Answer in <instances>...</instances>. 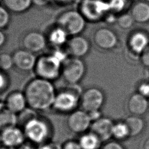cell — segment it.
<instances>
[{
  "label": "cell",
  "instance_id": "cell-15",
  "mask_svg": "<svg viewBox=\"0 0 149 149\" xmlns=\"http://www.w3.org/2000/svg\"><path fill=\"white\" fill-rule=\"evenodd\" d=\"M126 109L130 115L141 116L148 111L149 98L136 92L128 97Z\"/></svg>",
  "mask_w": 149,
  "mask_h": 149
},
{
  "label": "cell",
  "instance_id": "cell-30",
  "mask_svg": "<svg viewBox=\"0 0 149 149\" xmlns=\"http://www.w3.org/2000/svg\"><path fill=\"white\" fill-rule=\"evenodd\" d=\"M10 20L9 11L4 6L0 5V30L6 28Z\"/></svg>",
  "mask_w": 149,
  "mask_h": 149
},
{
  "label": "cell",
  "instance_id": "cell-21",
  "mask_svg": "<svg viewBox=\"0 0 149 149\" xmlns=\"http://www.w3.org/2000/svg\"><path fill=\"white\" fill-rule=\"evenodd\" d=\"M129 133L130 137L137 136L141 134L145 127V122L140 116L130 115L125 120Z\"/></svg>",
  "mask_w": 149,
  "mask_h": 149
},
{
  "label": "cell",
  "instance_id": "cell-17",
  "mask_svg": "<svg viewBox=\"0 0 149 149\" xmlns=\"http://www.w3.org/2000/svg\"><path fill=\"white\" fill-rule=\"evenodd\" d=\"M25 138L23 130L16 126L3 130L0 135L1 141L3 145L15 148L24 143Z\"/></svg>",
  "mask_w": 149,
  "mask_h": 149
},
{
  "label": "cell",
  "instance_id": "cell-35",
  "mask_svg": "<svg viewBox=\"0 0 149 149\" xmlns=\"http://www.w3.org/2000/svg\"><path fill=\"white\" fill-rule=\"evenodd\" d=\"M61 149H81L77 141L70 140L65 141L61 146Z\"/></svg>",
  "mask_w": 149,
  "mask_h": 149
},
{
  "label": "cell",
  "instance_id": "cell-48",
  "mask_svg": "<svg viewBox=\"0 0 149 149\" xmlns=\"http://www.w3.org/2000/svg\"><path fill=\"white\" fill-rule=\"evenodd\" d=\"M1 1V0H0V1Z\"/></svg>",
  "mask_w": 149,
  "mask_h": 149
},
{
  "label": "cell",
  "instance_id": "cell-41",
  "mask_svg": "<svg viewBox=\"0 0 149 149\" xmlns=\"http://www.w3.org/2000/svg\"><path fill=\"white\" fill-rule=\"evenodd\" d=\"M141 149H149V137L144 141Z\"/></svg>",
  "mask_w": 149,
  "mask_h": 149
},
{
  "label": "cell",
  "instance_id": "cell-24",
  "mask_svg": "<svg viewBox=\"0 0 149 149\" xmlns=\"http://www.w3.org/2000/svg\"><path fill=\"white\" fill-rule=\"evenodd\" d=\"M17 123V115L5 108L0 110V132L16 126Z\"/></svg>",
  "mask_w": 149,
  "mask_h": 149
},
{
  "label": "cell",
  "instance_id": "cell-29",
  "mask_svg": "<svg viewBox=\"0 0 149 149\" xmlns=\"http://www.w3.org/2000/svg\"><path fill=\"white\" fill-rule=\"evenodd\" d=\"M14 66L12 55L3 52L0 54V70L5 72L10 70Z\"/></svg>",
  "mask_w": 149,
  "mask_h": 149
},
{
  "label": "cell",
  "instance_id": "cell-46",
  "mask_svg": "<svg viewBox=\"0 0 149 149\" xmlns=\"http://www.w3.org/2000/svg\"><path fill=\"white\" fill-rule=\"evenodd\" d=\"M129 1H136V0H128Z\"/></svg>",
  "mask_w": 149,
  "mask_h": 149
},
{
  "label": "cell",
  "instance_id": "cell-9",
  "mask_svg": "<svg viewBox=\"0 0 149 149\" xmlns=\"http://www.w3.org/2000/svg\"><path fill=\"white\" fill-rule=\"evenodd\" d=\"M91 121L87 112L80 109L72 111L67 118L66 125L70 132L83 134L90 129Z\"/></svg>",
  "mask_w": 149,
  "mask_h": 149
},
{
  "label": "cell",
  "instance_id": "cell-25",
  "mask_svg": "<svg viewBox=\"0 0 149 149\" xmlns=\"http://www.w3.org/2000/svg\"><path fill=\"white\" fill-rule=\"evenodd\" d=\"M112 137L118 141L130 137L128 128L124 120L114 123L112 130Z\"/></svg>",
  "mask_w": 149,
  "mask_h": 149
},
{
  "label": "cell",
  "instance_id": "cell-20",
  "mask_svg": "<svg viewBox=\"0 0 149 149\" xmlns=\"http://www.w3.org/2000/svg\"><path fill=\"white\" fill-rule=\"evenodd\" d=\"M46 38L48 44L55 48H58L66 44L69 36L65 30L56 24L48 32Z\"/></svg>",
  "mask_w": 149,
  "mask_h": 149
},
{
  "label": "cell",
  "instance_id": "cell-3",
  "mask_svg": "<svg viewBox=\"0 0 149 149\" xmlns=\"http://www.w3.org/2000/svg\"><path fill=\"white\" fill-rule=\"evenodd\" d=\"M69 86L56 91L52 108L58 112L69 114L76 110L79 105L80 97L83 91L78 84Z\"/></svg>",
  "mask_w": 149,
  "mask_h": 149
},
{
  "label": "cell",
  "instance_id": "cell-42",
  "mask_svg": "<svg viewBox=\"0 0 149 149\" xmlns=\"http://www.w3.org/2000/svg\"><path fill=\"white\" fill-rule=\"evenodd\" d=\"M0 149H16V148H14V147H12L2 145V146H0Z\"/></svg>",
  "mask_w": 149,
  "mask_h": 149
},
{
  "label": "cell",
  "instance_id": "cell-47",
  "mask_svg": "<svg viewBox=\"0 0 149 149\" xmlns=\"http://www.w3.org/2000/svg\"><path fill=\"white\" fill-rule=\"evenodd\" d=\"M0 141H1V139H0Z\"/></svg>",
  "mask_w": 149,
  "mask_h": 149
},
{
  "label": "cell",
  "instance_id": "cell-28",
  "mask_svg": "<svg viewBox=\"0 0 149 149\" xmlns=\"http://www.w3.org/2000/svg\"><path fill=\"white\" fill-rule=\"evenodd\" d=\"M108 5L109 12L113 13H123V10L127 5L128 0H106Z\"/></svg>",
  "mask_w": 149,
  "mask_h": 149
},
{
  "label": "cell",
  "instance_id": "cell-43",
  "mask_svg": "<svg viewBox=\"0 0 149 149\" xmlns=\"http://www.w3.org/2000/svg\"><path fill=\"white\" fill-rule=\"evenodd\" d=\"M82 1H83V0H74V3H77V5L79 3H80Z\"/></svg>",
  "mask_w": 149,
  "mask_h": 149
},
{
  "label": "cell",
  "instance_id": "cell-32",
  "mask_svg": "<svg viewBox=\"0 0 149 149\" xmlns=\"http://www.w3.org/2000/svg\"><path fill=\"white\" fill-rule=\"evenodd\" d=\"M141 65L145 68H149V45L139 56Z\"/></svg>",
  "mask_w": 149,
  "mask_h": 149
},
{
  "label": "cell",
  "instance_id": "cell-4",
  "mask_svg": "<svg viewBox=\"0 0 149 149\" xmlns=\"http://www.w3.org/2000/svg\"><path fill=\"white\" fill-rule=\"evenodd\" d=\"M86 20L78 10L70 9L61 13L56 24L61 27L69 36L81 34L86 26Z\"/></svg>",
  "mask_w": 149,
  "mask_h": 149
},
{
  "label": "cell",
  "instance_id": "cell-37",
  "mask_svg": "<svg viewBox=\"0 0 149 149\" xmlns=\"http://www.w3.org/2000/svg\"><path fill=\"white\" fill-rule=\"evenodd\" d=\"M90 119L92 122H94L96 120H97L98 119L100 118L101 117H102V115H101V112L100 111V110H98V111H91L90 112H87Z\"/></svg>",
  "mask_w": 149,
  "mask_h": 149
},
{
  "label": "cell",
  "instance_id": "cell-31",
  "mask_svg": "<svg viewBox=\"0 0 149 149\" xmlns=\"http://www.w3.org/2000/svg\"><path fill=\"white\" fill-rule=\"evenodd\" d=\"M136 92L149 98V81H141L137 86Z\"/></svg>",
  "mask_w": 149,
  "mask_h": 149
},
{
  "label": "cell",
  "instance_id": "cell-14",
  "mask_svg": "<svg viewBox=\"0 0 149 149\" xmlns=\"http://www.w3.org/2000/svg\"><path fill=\"white\" fill-rule=\"evenodd\" d=\"M12 56L14 66L19 71L28 72L34 70L37 58L35 54L23 48L16 50Z\"/></svg>",
  "mask_w": 149,
  "mask_h": 149
},
{
  "label": "cell",
  "instance_id": "cell-18",
  "mask_svg": "<svg viewBox=\"0 0 149 149\" xmlns=\"http://www.w3.org/2000/svg\"><path fill=\"white\" fill-rule=\"evenodd\" d=\"M4 105L5 108L17 115L26 108L27 104L23 92L14 91L6 97Z\"/></svg>",
  "mask_w": 149,
  "mask_h": 149
},
{
  "label": "cell",
  "instance_id": "cell-26",
  "mask_svg": "<svg viewBox=\"0 0 149 149\" xmlns=\"http://www.w3.org/2000/svg\"><path fill=\"white\" fill-rule=\"evenodd\" d=\"M116 23L120 29L127 30L133 26L135 22L130 13L123 12L117 16Z\"/></svg>",
  "mask_w": 149,
  "mask_h": 149
},
{
  "label": "cell",
  "instance_id": "cell-7",
  "mask_svg": "<svg viewBox=\"0 0 149 149\" xmlns=\"http://www.w3.org/2000/svg\"><path fill=\"white\" fill-rule=\"evenodd\" d=\"M23 127L26 138L39 145L45 143L50 133L48 125L38 116L29 121Z\"/></svg>",
  "mask_w": 149,
  "mask_h": 149
},
{
  "label": "cell",
  "instance_id": "cell-23",
  "mask_svg": "<svg viewBox=\"0 0 149 149\" xmlns=\"http://www.w3.org/2000/svg\"><path fill=\"white\" fill-rule=\"evenodd\" d=\"M2 2L9 11L16 13L26 12L33 4L32 0H2Z\"/></svg>",
  "mask_w": 149,
  "mask_h": 149
},
{
  "label": "cell",
  "instance_id": "cell-27",
  "mask_svg": "<svg viewBox=\"0 0 149 149\" xmlns=\"http://www.w3.org/2000/svg\"><path fill=\"white\" fill-rule=\"evenodd\" d=\"M37 116H38L37 115L36 111L30 108L29 109L26 108L23 111L17 115V123H19L22 127H23L24 125L29 121Z\"/></svg>",
  "mask_w": 149,
  "mask_h": 149
},
{
  "label": "cell",
  "instance_id": "cell-1",
  "mask_svg": "<svg viewBox=\"0 0 149 149\" xmlns=\"http://www.w3.org/2000/svg\"><path fill=\"white\" fill-rule=\"evenodd\" d=\"M23 93L29 107L36 111L52 108L56 94L52 81L37 77L27 83Z\"/></svg>",
  "mask_w": 149,
  "mask_h": 149
},
{
  "label": "cell",
  "instance_id": "cell-45",
  "mask_svg": "<svg viewBox=\"0 0 149 149\" xmlns=\"http://www.w3.org/2000/svg\"><path fill=\"white\" fill-rule=\"evenodd\" d=\"M144 1H145L146 2H147V3H149V0H144Z\"/></svg>",
  "mask_w": 149,
  "mask_h": 149
},
{
  "label": "cell",
  "instance_id": "cell-8",
  "mask_svg": "<svg viewBox=\"0 0 149 149\" xmlns=\"http://www.w3.org/2000/svg\"><path fill=\"white\" fill-rule=\"evenodd\" d=\"M105 102V94L99 88L91 87L83 91L80 97L79 105L87 112L100 110Z\"/></svg>",
  "mask_w": 149,
  "mask_h": 149
},
{
  "label": "cell",
  "instance_id": "cell-44",
  "mask_svg": "<svg viewBox=\"0 0 149 149\" xmlns=\"http://www.w3.org/2000/svg\"><path fill=\"white\" fill-rule=\"evenodd\" d=\"M0 105H1V104H0ZM3 108L2 107V105H0V110H1V109H3Z\"/></svg>",
  "mask_w": 149,
  "mask_h": 149
},
{
  "label": "cell",
  "instance_id": "cell-13",
  "mask_svg": "<svg viewBox=\"0 0 149 149\" xmlns=\"http://www.w3.org/2000/svg\"><path fill=\"white\" fill-rule=\"evenodd\" d=\"M22 43L24 49L33 54L42 51L48 44L46 36L37 31H30L26 33Z\"/></svg>",
  "mask_w": 149,
  "mask_h": 149
},
{
  "label": "cell",
  "instance_id": "cell-39",
  "mask_svg": "<svg viewBox=\"0 0 149 149\" xmlns=\"http://www.w3.org/2000/svg\"><path fill=\"white\" fill-rule=\"evenodd\" d=\"M6 41V36L2 31L0 30V48L2 47Z\"/></svg>",
  "mask_w": 149,
  "mask_h": 149
},
{
  "label": "cell",
  "instance_id": "cell-34",
  "mask_svg": "<svg viewBox=\"0 0 149 149\" xmlns=\"http://www.w3.org/2000/svg\"><path fill=\"white\" fill-rule=\"evenodd\" d=\"M100 149H125L123 145H122L118 141H107Z\"/></svg>",
  "mask_w": 149,
  "mask_h": 149
},
{
  "label": "cell",
  "instance_id": "cell-16",
  "mask_svg": "<svg viewBox=\"0 0 149 149\" xmlns=\"http://www.w3.org/2000/svg\"><path fill=\"white\" fill-rule=\"evenodd\" d=\"M114 122L108 117L102 116L92 122L90 131L95 134L101 142H107L112 137V130Z\"/></svg>",
  "mask_w": 149,
  "mask_h": 149
},
{
  "label": "cell",
  "instance_id": "cell-36",
  "mask_svg": "<svg viewBox=\"0 0 149 149\" xmlns=\"http://www.w3.org/2000/svg\"><path fill=\"white\" fill-rule=\"evenodd\" d=\"M36 149H61V146L54 143H44L40 144Z\"/></svg>",
  "mask_w": 149,
  "mask_h": 149
},
{
  "label": "cell",
  "instance_id": "cell-12",
  "mask_svg": "<svg viewBox=\"0 0 149 149\" xmlns=\"http://www.w3.org/2000/svg\"><path fill=\"white\" fill-rule=\"evenodd\" d=\"M149 45V35L145 31H133L127 40V49L133 55L139 57Z\"/></svg>",
  "mask_w": 149,
  "mask_h": 149
},
{
  "label": "cell",
  "instance_id": "cell-6",
  "mask_svg": "<svg viewBox=\"0 0 149 149\" xmlns=\"http://www.w3.org/2000/svg\"><path fill=\"white\" fill-rule=\"evenodd\" d=\"M78 5L77 10L87 22H97L104 20L110 12L106 0H83Z\"/></svg>",
  "mask_w": 149,
  "mask_h": 149
},
{
  "label": "cell",
  "instance_id": "cell-5",
  "mask_svg": "<svg viewBox=\"0 0 149 149\" xmlns=\"http://www.w3.org/2000/svg\"><path fill=\"white\" fill-rule=\"evenodd\" d=\"M86 72V63L81 58L68 56L62 63L61 76L69 85L77 84Z\"/></svg>",
  "mask_w": 149,
  "mask_h": 149
},
{
  "label": "cell",
  "instance_id": "cell-10",
  "mask_svg": "<svg viewBox=\"0 0 149 149\" xmlns=\"http://www.w3.org/2000/svg\"><path fill=\"white\" fill-rule=\"evenodd\" d=\"M94 45L100 49L109 51L117 45L118 38L116 33L110 28L102 27L97 29L93 34Z\"/></svg>",
  "mask_w": 149,
  "mask_h": 149
},
{
  "label": "cell",
  "instance_id": "cell-38",
  "mask_svg": "<svg viewBox=\"0 0 149 149\" xmlns=\"http://www.w3.org/2000/svg\"><path fill=\"white\" fill-rule=\"evenodd\" d=\"M53 0H32L33 4L37 6H45L49 4Z\"/></svg>",
  "mask_w": 149,
  "mask_h": 149
},
{
  "label": "cell",
  "instance_id": "cell-2",
  "mask_svg": "<svg viewBox=\"0 0 149 149\" xmlns=\"http://www.w3.org/2000/svg\"><path fill=\"white\" fill-rule=\"evenodd\" d=\"M60 48H55L54 52L37 58L33 70L37 77L52 81L61 76L62 63L69 55Z\"/></svg>",
  "mask_w": 149,
  "mask_h": 149
},
{
  "label": "cell",
  "instance_id": "cell-33",
  "mask_svg": "<svg viewBox=\"0 0 149 149\" xmlns=\"http://www.w3.org/2000/svg\"><path fill=\"white\" fill-rule=\"evenodd\" d=\"M9 86V79L5 72L0 70V93L4 91Z\"/></svg>",
  "mask_w": 149,
  "mask_h": 149
},
{
  "label": "cell",
  "instance_id": "cell-11",
  "mask_svg": "<svg viewBox=\"0 0 149 149\" xmlns=\"http://www.w3.org/2000/svg\"><path fill=\"white\" fill-rule=\"evenodd\" d=\"M66 52L70 56L82 58L90 50V43L88 40L81 34L71 36L66 44Z\"/></svg>",
  "mask_w": 149,
  "mask_h": 149
},
{
  "label": "cell",
  "instance_id": "cell-40",
  "mask_svg": "<svg viewBox=\"0 0 149 149\" xmlns=\"http://www.w3.org/2000/svg\"><path fill=\"white\" fill-rule=\"evenodd\" d=\"M56 3L59 4H68L70 3H74V0H53Z\"/></svg>",
  "mask_w": 149,
  "mask_h": 149
},
{
  "label": "cell",
  "instance_id": "cell-19",
  "mask_svg": "<svg viewBox=\"0 0 149 149\" xmlns=\"http://www.w3.org/2000/svg\"><path fill=\"white\" fill-rule=\"evenodd\" d=\"M130 13L135 22L145 24L149 22V3L145 1L134 2L130 9Z\"/></svg>",
  "mask_w": 149,
  "mask_h": 149
},
{
  "label": "cell",
  "instance_id": "cell-22",
  "mask_svg": "<svg viewBox=\"0 0 149 149\" xmlns=\"http://www.w3.org/2000/svg\"><path fill=\"white\" fill-rule=\"evenodd\" d=\"M81 149H99L101 141L91 132H86L81 134L78 140Z\"/></svg>",
  "mask_w": 149,
  "mask_h": 149
}]
</instances>
